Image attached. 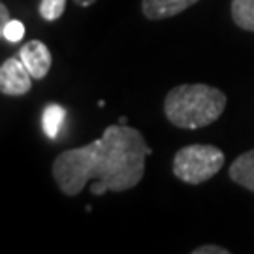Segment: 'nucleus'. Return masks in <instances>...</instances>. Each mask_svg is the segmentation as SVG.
Returning <instances> with one entry per match:
<instances>
[{"mask_svg": "<svg viewBox=\"0 0 254 254\" xmlns=\"http://www.w3.org/2000/svg\"><path fill=\"white\" fill-rule=\"evenodd\" d=\"M147 147L141 132L127 125H109L98 139L75 149L63 151L53 160L51 172L59 189L66 196H77L94 179L91 192H125L137 187L145 175Z\"/></svg>", "mask_w": 254, "mask_h": 254, "instance_id": "1", "label": "nucleus"}, {"mask_svg": "<svg viewBox=\"0 0 254 254\" xmlns=\"http://www.w3.org/2000/svg\"><path fill=\"white\" fill-rule=\"evenodd\" d=\"M226 108V94L205 83H185L173 87L164 98L166 119L177 128L196 130L220 119Z\"/></svg>", "mask_w": 254, "mask_h": 254, "instance_id": "2", "label": "nucleus"}, {"mask_svg": "<svg viewBox=\"0 0 254 254\" xmlns=\"http://www.w3.org/2000/svg\"><path fill=\"white\" fill-rule=\"evenodd\" d=\"M224 166V153L215 145L194 143L173 156V175L187 185H201L215 177Z\"/></svg>", "mask_w": 254, "mask_h": 254, "instance_id": "3", "label": "nucleus"}, {"mask_svg": "<svg viewBox=\"0 0 254 254\" xmlns=\"http://www.w3.org/2000/svg\"><path fill=\"white\" fill-rule=\"evenodd\" d=\"M32 79L19 57H9L0 66V92L4 96H23L30 92Z\"/></svg>", "mask_w": 254, "mask_h": 254, "instance_id": "4", "label": "nucleus"}, {"mask_svg": "<svg viewBox=\"0 0 254 254\" xmlns=\"http://www.w3.org/2000/svg\"><path fill=\"white\" fill-rule=\"evenodd\" d=\"M19 59L27 66L34 79H44L51 70V51L42 40H28L19 49Z\"/></svg>", "mask_w": 254, "mask_h": 254, "instance_id": "5", "label": "nucleus"}, {"mask_svg": "<svg viewBox=\"0 0 254 254\" xmlns=\"http://www.w3.org/2000/svg\"><path fill=\"white\" fill-rule=\"evenodd\" d=\"M200 0H141V11L151 21H162V19L179 15L181 11L189 9Z\"/></svg>", "mask_w": 254, "mask_h": 254, "instance_id": "6", "label": "nucleus"}, {"mask_svg": "<svg viewBox=\"0 0 254 254\" xmlns=\"http://www.w3.org/2000/svg\"><path fill=\"white\" fill-rule=\"evenodd\" d=\"M230 179L243 187L247 190L254 192V149L239 154L230 166Z\"/></svg>", "mask_w": 254, "mask_h": 254, "instance_id": "7", "label": "nucleus"}, {"mask_svg": "<svg viewBox=\"0 0 254 254\" xmlns=\"http://www.w3.org/2000/svg\"><path fill=\"white\" fill-rule=\"evenodd\" d=\"M66 121V109L59 104H49L42 115V130L49 139H57Z\"/></svg>", "mask_w": 254, "mask_h": 254, "instance_id": "8", "label": "nucleus"}, {"mask_svg": "<svg viewBox=\"0 0 254 254\" xmlns=\"http://www.w3.org/2000/svg\"><path fill=\"white\" fill-rule=\"evenodd\" d=\"M232 19L239 28L254 32V0H232Z\"/></svg>", "mask_w": 254, "mask_h": 254, "instance_id": "9", "label": "nucleus"}, {"mask_svg": "<svg viewBox=\"0 0 254 254\" xmlns=\"http://www.w3.org/2000/svg\"><path fill=\"white\" fill-rule=\"evenodd\" d=\"M66 0H40V15L44 21H57L63 17Z\"/></svg>", "mask_w": 254, "mask_h": 254, "instance_id": "10", "label": "nucleus"}, {"mask_svg": "<svg viewBox=\"0 0 254 254\" xmlns=\"http://www.w3.org/2000/svg\"><path fill=\"white\" fill-rule=\"evenodd\" d=\"M25 25L17 19H9L6 25H2V38L8 40L9 44H19L25 36Z\"/></svg>", "mask_w": 254, "mask_h": 254, "instance_id": "11", "label": "nucleus"}, {"mask_svg": "<svg viewBox=\"0 0 254 254\" xmlns=\"http://www.w3.org/2000/svg\"><path fill=\"white\" fill-rule=\"evenodd\" d=\"M192 254H230V251H228V249H222V247H218V245H203V247L194 249Z\"/></svg>", "mask_w": 254, "mask_h": 254, "instance_id": "12", "label": "nucleus"}, {"mask_svg": "<svg viewBox=\"0 0 254 254\" xmlns=\"http://www.w3.org/2000/svg\"><path fill=\"white\" fill-rule=\"evenodd\" d=\"M0 15H2V23H0V25H6L9 21V11L6 4H0Z\"/></svg>", "mask_w": 254, "mask_h": 254, "instance_id": "13", "label": "nucleus"}, {"mask_svg": "<svg viewBox=\"0 0 254 254\" xmlns=\"http://www.w3.org/2000/svg\"><path fill=\"white\" fill-rule=\"evenodd\" d=\"M77 6H81V8H89V6H92L96 0H73Z\"/></svg>", "mask_w": 254, "mask_h": 254, "instance_id": "14", "label": "nucleus"}, {"mask_svg": "<svg viewBox=\"0 0 254 254\" xmlns=\"http://www.w3.org/2000/svg\"><path fill=\"white\" fill-rule=\"evenodd\" d=\"M119 125H128V119L127 117H119Z\"/></svg>", "mask_w": 254, "mask_h": 254, "instance_id": "15", "label": "nucleus"}]
</instances>
